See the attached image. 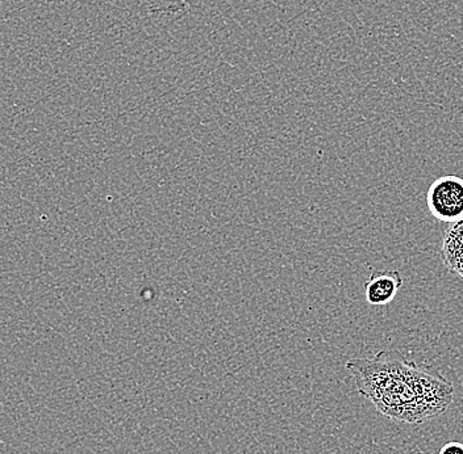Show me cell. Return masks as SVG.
I'll return each mask as SVG.
<instances>
[{"instance_id": "4", "label": "cell", "mask_w": 463, "mask_h": 454, "mask_svg": "<svg viewBox=\"0 0 463 454\" xmlns=\"http://www.w3.org/2000/svg\"><path fill=\"white\" fill-rule=\"evenodd\" d=\"M441 256L445 267L463 279V218L445 230Z\"/></svg>"}, {"instance_id": "5", "label": "cell", "mask_w": 463, "mask_h": 454, "mask_svg": "<svg viewBox=\"0 0 463 454\" xmlns=\"http://www.w3.org/2000/svg\"><path fill=\"white\" fill-rule=\"evenodd\" d=\"M439 454H463V444L458 441L447 442Z\"/></svg>"}, {"instance_id": "2", "label": "cell", "mask_w": 463, "mask_h": 454, "mask_svg": "<svg viewBox=\"0 0 463 454\" xmlns=\"http://www.w3.org/2000/svg\"><path fill=\"white\" fill-rule=\"evenodd\" d=\"M428 209L434 218L454 224L463 218V179L447 175L430 184L427 193Z\"/></svg>"}, {"instance_id": "1", "label": "cell", "mask_w": 463, "mask_h": 454, "mask_svg": "<svg viewBox=\"0 0 463 454\" xmlns=\"http://www.w3.org/2000/svg\"><path fill=\"white\" fill-rule=\"evenodd\" d=\"M346 370L362 397L398 423L418 426L432 421L444 415L454 401L453 384L441 372L410 361L399 351L353 358Z\"/></svg>"}, {"instance_id": "3", "label": "cell", "mask_w": 463, "mask_h": 454, "mask_svg": "<svg viewBox=\"0 0 463 454\" xmlns=\"http://www.w3.org/2000/svg\"><path fill=\"white\" fill-rule=\"evenodd\" d=\"M403 286V277L399 271L374 272L364 283V297L370 305H387L395 299Z\"/></svg>"}]
</instances>
